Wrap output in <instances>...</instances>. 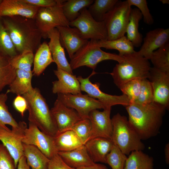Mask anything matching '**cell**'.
Masks as SVG:
<instances>
[{"instance_id":"484cf974","label":"cell","mask_w":169,"mask_h":169,"mask_svg":"<svg viewBox=\"0 0 169 169\" xmlns=\"http://www.w3.org/2000/svg\"><path fill=\"white\" fill-rule=\"evenodd\" d=\"M142 18V15L138 8H131L126 33L128 39L136 48L141 46L143 41L142 36L138 30L139 23Z\"/></svg>"},{"instance_id":"1f68e13d","label":"cell","mask_w":169,"mask_h":169,"mask_svg":"<svg viewBox=\"0 0 169 169\" xmlns=\"http://www.w3.org/2000/svg\"><path fill=\"white\" fill-rule=\"evenodd\" d=\"M118 0H95L87 9L96 21H103L106 14L110 11Z\"/></svg>"},{"instance_id":"ffe728a7","label":"cell","mask_w":169,"mask_h":169,"mask_svg":"<svg viewBox=\"0 0 169 169\" xmlns=\"http://www.w3.org/2000/svg\"><path fill=\"white\" fill-rule=\"evenodd\" d=\"M57 28L59 32L61 44L66 50L70 59L89 40L84 39L79 30L76 28L59 26Z\"/></svg>"},{"instance_id":"60d3db41","label":"cell","mask_w":169,"mask_h":169,"mask_svg":"<svg viewBox=\"0 0 169 169\" xmlns=\"http://www.w3.org/2000/svg\"><path fill=\"white\" fill-rule=\"evenodd\" d=\"M153 102V91L150 81L148 79H142L139 95L134 103L146 105Z\"/></svg>"},{"instance_id":"cb8c5ba5","label":"cell","mask_w":169,"mask_h":169,"mask_svg":"<svg viewBox=\"0 0 169 169\" xmlns=\"http://www.w3.org/2000/svg\"><path fill=\"white\" fill-rule=\"evenodd\" d=\"M33 73V71L16 69V76L9 85V89L6 93H11L17 95H23L32 90L33 89L32 84Z\"/></svg>"},{"instance_id":"836d02e7","label":"cell","mask_w":169,"mask_h":169,"mask_svg":"<svg viewBox=\"0 0 169 169\" xmlns=\"http://www.w3.org/2000/svg\"><path fill=\"white\" fill-rule=\"evenodd\" d=\"M149 60L153 67L169 72V42L153 51Z\"/></svg>"},{"instance_id":"c3c4849f","label":"cell","mask_w":169,"mask_h":169,"mask_svg":"<svg viewBox=\"0 0 169 169\" xmlns=\"http://www.w3.org/2000/svg\"><path fill=\"white\" fill-rule=\"evenodd\" d=\"M77 169H109L105 166L101 164L95 163L93 165Z\"/></svg>"},{"instance_id":"f6af8a7d","label":"cell","mask_w":169,"mask_h":169,"mask_svg":"<svg viewBox=\"0 0 169 169\" xmlns=\"http://www.w3.org/2000/svg\"><path fill=\"white\" fill-rule=\"evenodd\" d=\"M13 104L15 109L23 117L28 109V104L25 98L22 95H17L13 100Z\"/></svg>"},{"instance_id":"9a60e30c","label":"cell","mask_w":169,"mask_h":169,"mask_svg":"<svg viewBox=\"0 0 169 169\" xmlns=\"http://www.w3.org/2000/svg\"><path fill=\"white\" fill-rule=\"evenodd\" d=\"M103 110L102 111L94 110L89 114V118L91 127L89 140L98 137L111 139L112 131L110 117L111 108Z\"/></svg>"},{"instance_id":"7c38bea8","label":"cell","mask_w":169,"mask_h":169,"mask_svg":"<svg viewBox=\"0 0 169 169\" xmlns=\"http://www.w3.org/2000/svg\"><path fill=\"white\" fill-rule=\"evenodd\" d=\"M22 141L23 143L36 146L49 159L58 153L54 137L43 132L30 122L25 130Z\"/></svg>"},{"instance_id":"816d5d0a","label":"cell","mask_w":169,"mask_h":169,"mask_svg":"<svg viewBox=\"0 0 169 169\" xmlns=\"http://www.w3.org/2000/svg\"><path fill=\"white\" fill-rule=\"evenodd\" d=\"M3 1V0H0V4Z\"/></svg>"},{"instance_id":"74e56055","label":"cell","mask_w":169,"mask_h":169,"mask_svg":"<svg viewBox=\"0 0 169 169\" xmlns=\"http://www.w3.org/2000/svg\"><path fill=\"white\" fill-rule=\"evenodd\" d=\"M8 99L7 93L0 94V126L7 127L6 125L11 126L12 128L18 126V123L9 111L6 104Z\"/></svg>"},{"instance_id":"9c48e42d","label":"cell","mask_w":169,"mask_h":169,"mask_svg":"<svg viewBox=\"0 0 169 169\" xmlns=\"http://www.w3.org/2000/svg\"><path fill=\"white\" fill-rule=\"evenodd\" d=\"M69 25L71 27L77 28L84 39H107V32L104 22L95 20L87 8L82 10L76 19L69 22Z\"/></svg>"},{"instance_id":"4fadbf2b","label":"cell","mask_w":169,"mask_h":169,"mask_svg":"<svg viewBox=\"0 0 169 169\" xmlns=\"http://www.w3.org/2000/svg\"><path fill=\"white\" fill-rule=\"evenodd\" d=\"M57 99L65 105L74 109L82 119L89 118L92 110L105 107L98 100L82 93L76 95L58 94Z\"/></svg>"},{"instance_id":"ac0fdd59","label":"cell","mask_w":169,"mask_h":169,"mask_svg":"<svg viewBox=\"0 0 169 169\" xmlns=\"http://www.w3.org/2000/svg\"><path fill=\"white\" fill-rule=\"evenodd\" d=\"M39 8L22 0H3L0 4V17L20 16L34 19Z\"/></svg>"},{"instance_id":"d6986e66","label":"cell","mask_w":169,"mask_h":169,"mask_svg":"<svg viewBox=\"0 0 169 169\" xmlns=\"http://www.w3.org/2000/svg\"><path fill=\"white\" fill-rule=\"evenodd\" d=\"M54 72L58 79L52 82L53 93L72 95L82 93L80 84L76 75L59 68Z\"/></svg>"},{"instance_id":"e575fe53","label":"cell","mask_w":169,"mask_h":169,"mask_svg":"<svg viewBox=\"0 0 169 169\" xmlns=\"http://www.w3.org/2000/svg\"><path fill=\"white\" fill-rule=\"evenodd\" d=\"M34 55L30 50H26L10 58L9 61L12 66L15 69H21L32 72L31 67L33 64Z\"/></svg>"},{"instance_id":"7402d4cb","label":"cell","mask_w":169,"mask_h":169,"mask_svg":"<svg viewBox=\"0 0 169 169\" xmlns=\"http://www.w3.org/2000/svg\"><path fill=\"white\" fill-rule=\"evenodd\" d=\"M113 144L111 139L98 137L90 140L84 145L90 158L95 163H106V157Z\"/></svg>"},{"instance_id":"e0dca14e","label":"cell","mask_w":169,"mask_h":169,"mask_svg":"<svg viewBox=\"0 0 169 169\" xmlns=\"http://www.w3.org/2000/svg\"><path fill=\"white\" fill-rule=\"evenodd\" d=\"M169 29L158 28L146 34L140 50L137 51L142 56L149 60L153 51L169 42Z\"/></svg>"},{"instance_id":"52a82bcc","label":"cell","mask_w":169,"mask_h":169,"mask_svg":"<svg viewBox=\"0 0 169 169\" xmlns=\"http://www.w3.org/2000/svg\"><path fill=\"white\" fill-rule=\"evenodd\" d=\"M131 9L127 0H118L106 14L103 21L107 31V40H115L125 35Z\"/></svg>"},{"instance_id":"8992f818","label":"cell","mask_w":169,"mask_h":169,"mask_svg":"<svg viewBox=\"0 0 169 169\" xmlns=\"http://www.w3.org/2000/svg\"><path fill=\"white\" fill-rule=\"evenodd\" d=\"M108 60L120 63L124 60V58L102 50L97 45V40H90L75 53L69 64L73 70L86 66L94 70L100 62Z\"/></svg>"},{"instance_id":"7dc6e473","label":"cell","mask_w":169,"mask_h":169,"mask_svg":"<svg viewBox=\"0 0 169 169\" xmlns=\"http://www.w3.org/2000/svg\"><path fill=\"white\" fill-rule=\"evenodd\" d=\"M17 169H30L26 159L23 155L20 158L18 162Z\"/></svg>"},{"instance_id":"681fc988","label":"cell","mask_w":169,"mask_h":169,"mask_svg":"<svg viewBox=\"0 0 169 169\" xmlns=\"http://www.w3.org/2000/svg\"><path fill=\"white\" fill-rule=\"evenodd\" d=\"M165 159L166 163L168 164L169 163V143H167L164 149Z\"/></svg>"},{"instance_id":"d4e9b609","label":"cell","mask_w":169,"mask_h":169,"mask_svg":"<svg viewBox=\"0 0 169 169\" xmlns=\"http://www.w3.org/2000/svg\"><path fill=\"white\" fill-rule=\"evenodd\" d=\"M23 155L31 169H48L49 159L36 146L23 143Z\"/></svg>"},{"instance_id":"4316f807","label":"cell","mask_w":169,"mask_h":169,"mask_svg":"<svg viewBox=\"0 0 169 169\" xmlns=\"http://www.w3.org/2000/svg\"><path fill=\"white\" fill-rule=\"evenodd\" d=\"M54 138L58 152L70 151L84 145L71 130L58 134Z\"/></svg>"},{"instance_id":"f907efd6","label":"cell","mask_w":169,"mask_h":169,"mask_svg":"<svg viewBox=\"0 0 169 169\" xmlns=\"http://www.w3.org/2000/svg\"><path fill=\"white\" fill-rule=\"evenodd\" d=\"M160 1L163 4H169V0H160Z\"/></svg>"},{"instance_id":"d590c367","label":"cell","mask_w":169,"mask_h":169,"mask_svg":"<svg viewBox=\"0 0 169 169\" xmlns=\"http://www.w3.org/2000/svg\"><path fill=\"white\" fill-rule=\"evenodd\" d=\"M0 51L10 58L18 54L0 17Z\"/></svg>"},{"instance_id":"277c9868","label":"cell","mask_w":169,"mask_h":169,"mask_svg":"<svg viewBox=\"0 0 169 169\" xmlns=\"http://www.w3.org/2000/svg\"><path fill=\"white\" fill-rule=\"evenodd\" d=\"M122 56L124 60L116 64L110 73L114 84L119 88L132 80L148 79L151 68L148 59L137 51Z\"/></svg>"},{"instance_id":"ba28073f","label":"cell","mask_w":169,"mask_h":169,"mask_svg":"<svg viewBox=\"0 0 169 169\" xmlns=\"http://www.w3.org/2000/svg\"><path fill=\"white\" fill-rule=\"evenodd\" d=\"M64 1L58 0L56 5L40 8L38 10L34 19L43 38H47L48 33L54 28L70 26L62 10V5Z\"/></svg>"},{"instance_id":"d6a6232c","label":"cell","mask_w":169,"mask_h":169,"mask_svg":"<svg viewBox=\"0 0 169 169\" xmlns=\"http://www.w3.org/2000/svg\"><path fill=\"white\" fill-rule=\"evenodd\" d=\"M9 58L0 51V92L9 85L16 76V69L11 64Z\"/></svg>"},{"instance_id":"3957f363","label":"cell","mask_w":169,"mask_h":169,"mask_svg":"<svg viewBox=\"0 0 169 169\" xmlns=\"http://www.w3.org/2000/svg\"><path fill=\"white\" fill-rule=\"evenodd\" d=\"M22 96L27 103L29 122L35 125L47 135L56 136L58 130L55 121L39 89L33 88L31 91Z\"/></svg>"},{"instance_id":"30bf717a","label":"cell","mask_w":169,"mask_h":169,"mask_svg":"<svg viewBox=\"0 0 169 169\" xmlns=\"http://www.w3.org/2000/svg\"><path fill=\"white\" fill-rule=\"evenodd\" d=\"M96 73L93 70L92 74L86 78H83L80 76L77 77L80 84L81 91L85 92L92 98L97 99L103 105L105 109L111 108L116 105L126 106L130 104V101L126 95L123 94L120 95H113L105 93L100 89V83H92L90 78Z\"/></svg>"},{"instance_id":"8fae6325","label":"cell","mask_w":169,"mask_h":169,"mask_svg":"<svg viewBox=\"0 0 169 169\" xmlns=\"http://www.w3.org/2000/svg\"><path fill=\"white\" fill-rule=\"evenodd\" d=\"M18 124V126L12 129L0 126V141L12 156L16 168L19 159L23 155L22 140L27 127L24 121H20Z\"/></svg>"},{"instance_id":"7bdbcfd3","label":"cell","mask_w":169,"mask_h":169,"mask_svg":"<svg viewBox=\"0 0 169 169\" xmlns=\"http://www.w3.org/2000/svg\"><path fill=\"white\" fill-rule=\"evenodd\" d=\"M0 169H16L12 156L4 146L1 143Z\"/></svg>"},{"instance_id":"6da1fadb","label":"cell","mask_w":169,"mask_h":169,"mask_svg":"<svg viewBox=\"0 0 169 169\" xmlns=\"http://www.w3.org/2000/svg\"><path fill=\"white\" fill-rule=\"evenodd\" d=\"M128 121L141 140L158 134L166 109L154 102L146 105L131 104L125 106Z\"/></svg>"},{"instance_id":"2e32d148","label":"cell","mask_w":169,"mask_h":169,"mask_svg":"<svg viewBox=\"0 0 169 169\" xmlns=\"http://www.w3.org/2000/svg\"><path fill=\"white\" fill-rule=\"evenodd\" d=\"M50 110L56 125L57 134L70 130L82 119L74 109L66 106L57 98Z\"/></svg>"},{"instance_id":"f1b7e54d","label":"cell","mask_w":169,"mask_h":169,"mask_svg":"<svg viewBox=\"0 0 169 169\" xmlns=\"http://www.w3.org/2000/svg\"><path fill=\"white\" fill-rule=\"evenodd\" d=\"M153 158L142 151L131 152L126 159L124 169H153Z\"/></svg>"},{"instance_id":"4dcf8cb0","label":"cell","mask_w":169,"mask_h":169,"mask_svg":"<svg viewBox=\"0 0 169 169\" xmlns=\"http://www.w3.org/2000/svg\"><path fill=\"white\" fill-rule=\"evenodd\" d=\"M93 0H68L63 3L62 8L65 17L69 22L76 19L81 11L88 8L93 2Z\"/></svg>"},{"instance_id":"83f0119b","label":"cell","mask_w":169,"mask_h":169,"mask_svg":"<svg viewBox=\"0 0 169 169\" xmlns=\"http://www.w3.org/2000/svg\"><path fill=\"white\" fill-rule=\"evenodd\" d=\"M54 62L48 44H41L36 51L33 59V74L39 76L51 63Z\"/></svg>"},{"instance_id":"bcb514c9","label":"cell","mask_w":169,"mask_h":169,"mask_svg":"<svg viewBox=\"0 0 169 169\" xmlns=\"http://www.w3.org/2000/svg\"><path fill=\"white\" fill-rule=\"evenodd\" d=\"M24 2L39 8H46L56 5L58 0H22Z\"/></svg>"},{"instance_id":"5b68a950","label":"cell","mask_w":169,"mask_h":169,"mask_svg":"<svg viewBox=\"0 0 169 169\" xmlns=\"http://www.w3.org/2000/svg\"><path fill=\"white\" fill-rule=\"evenodd\" d=\"M112 131L111 140L126 155L136 150L143 151L144 144L130 125L126 116L117 113L112 119Z\"/></svg>"},{"instance_id":"f35d334b","label":"cell","mask_w":169,"mask_h":169,"mask_svg":"<svg viewBox=\"0 0 169 169\" xmlns=\"http://www.w3.org/2000/svg\"><path fill=\"white\" fill-rule=\"evenodd\" d=\"M141 80L139 79L132 80L125 83L119 88L122 94L126 95L128 98L130 104L134 103L138 97Z\"/></svg>"},{"instance_id":"8d00e7d4","label":"cell","mask_w":169,"mask_h":169,"mask_svg":"<svg viewBox=\"0 0 169 169\" xmlns=\"http://www.w3.org/2000/svg\"><path fill=\"white\" fill-rule=\"evenodd\" d=\"M127 158L126 155L113 144L106 157V163L108 164L112 169H124Z\"/></svg>"},{"instance_id":"7a4b0ae2","label":"cell","mask_w":169,"mask_h":169,"mask_svg":"<svg viewBox=\"0 0 169 169\" xmlns=\"http://www.w3.org/2000/svg\"><path fill=\"white\" fill-rule=\"evenodd\" d=\"M1 18L17 52L36 51L41 44L43 36L34 19L20 16Z\"/></svg>"},{"instance_id":"5bb4252c","label":"cell","mask_w":169,"mask_h":169,"mask_svg":"<svg viewBox=\"0 0 169 169\" xmlns=\"http://www.w3.org/2000/svg\"><path fill=\"white\" fill-rule=\"evenodd\" d=\"M152 88L154 102L169 107V72L151 68L148 78Z\"/></svg>"},{"instance_id":"44dd1931","label":"cell","mask_w":169,"mask_h":169,"mask_svg":"<svg viewBox=\"0 0 169 169\" xmlns=\"http://www.w3.org/2000/svg\"><path fill=\"white\" fill-rule=\"evenodd\" d=\"M47 38L50 39L48 44L57 68L73 74V70L66 58L64 48L60 43L58 29L55 28L50 30L47 33Z\"/></svg>"},{"instance_id":"f546056e","label":"cell","mask_w":169,"mask_h":169,"mask_svg":"<svg viewBox=\"0 0 169 169\" xmlns=\"http://www.w3.org/2000/svg\"><path fill=\"white\" fill-rule=\"evenodd\" d=\"M97 43L100 48L118 50L119 52V55L121 56L136 51L132 44L125 35L113 40L105 39L97 40Z\"/></svg>"},{"instance_id":"ab89813d","label":"cell","mask_w":169,"mask_h":169,"mask_svg":"<svg viewBox=\"0 0 169 169\" xmlns=\"http://www.w3.org/2000/svg\"><path fill=\"white\" fill-rule=\"evenodd\" d=\"M89 118L81 119L77 122L70 130L73 131L83 145L89 140L91 130Z\"/></svg>"},{"instance_id":"b9f144b4","label":"cell","mask_w":169,"mask_h":169,"mask_svg":"<svg viewBox=\"0 0 169 169\" xmlns=\"http://www.w3.org/2000/svg\"><path fill=\"white\" fill-rule=\"evenodd\" d=\"M131 6H136L141 12L145 23L148 25L152 24L154 19L151 14L146 0H127Z\"/></svg>"},{"instance_id":"ee69618b","label":"cell","mask_w":169,"mask_h":169,"mask_svg":"<svg viewBox=\"0 0 169 169\" xmlns=\"http://www.w3.org/2000/svg\"><path fill=\"white\" fill-rule=\"evenodd\" d=\"M48 169H76L72 168L67 164L57 153L49 161Z\"/></svg>"},{"instance_id":"603a6c76","label":"cell","mask_w":169,"mask_h":169,"mask_svg":"<svg viewBox=\"0 0 169 169\" xmlns=\"http://www.w3.org/2000/svg\"><path fill=\"white\" fill-rule=\"evenodd\" d=\"M58 154L67 164L75 169L90 166L95 163L84 145L70 151L59 152Z\"/></svg>"}]
</instances>
